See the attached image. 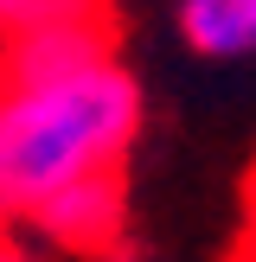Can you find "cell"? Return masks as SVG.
Instances as JSON below:
<instances>
[{
	"label": "cell",
	"instance_id": "1",
	"mask_svg": "<svg viewBox=\"0 0 256 262\" xmlns=\"http://www.w3.org/2000/svg\"><path fill=\"white\" fill-rule=\"evenodd\" d=\"M141 90L122 64H90L64 83H0V224H38L45 205L102 173H128Z\"/></svg>",
	"mask_w": 256,
	"mask_h": 262
},
{
	"label": "cell",
	"instance_id": "2",
	"mask_svg": "<svg viewBox=\"0 0 256 262\" xmlns=\"http://www.w3.org/2000/svg\"><path fill=\"white\" fill-rule=\"evenodd\" d=\"M109 58H115V19H64V26L0 38V83L7 90L64 83V77L90 71V64H109Z\"/></svg>",
	"mask_w": 256,
	"mask_h": 262
},
{
	"label": "cell",
	"instance_id": "3",
	"mask_svg": "<svg viewBox=\"0 0 256 262\" xmlns=\"http://www.w3.org/2000/svg\"><path fill=\"white\" fill-rule=\"evenodd\" d=\"M38 230L51 243L77 256H122V230H128V173H102L71 186L58 205L38 211Z\"/></svg>",
	"mask_w": 256,
	"mask_h": 262
},
{
	"label": "cell",
	"instance_id": "4",
	"mask_svg": "<svg viewBox=\"0 0 256 262\" xmlns=\"http://www.w3.org/2000/svg\"><path fill=\"white\" fill-rule=\"evenodd\" d=\"M179 32L205 58H250L256 51V0H179Z\"/></svg>",
	"mask_w": 256,
	"mask_h": 262
},
{
	"label": "cell",
	"instance_id": "5",
	"mask_svg": "<svg viewBox=\"0 0 256 262\" xmlns=\"http://www.w3.org/2000/svg\"><path fill=\"white\" fill-rule=\"evenodd\" d=\"M64 19H115V7L109 0H0V38L64 26Z\"/></svg>",
	"mask_w": 256,
	"mask_h": 262
},
{
	"label": "cell",
	"instance_id": "6",
	"mask_svg": "<svg viewBox=\"0 0 256 262\" xmlns=\"http://www.w3.org/2000/svg\"><path fill=\"white\" fill-rule=\"evenodd\" d=\"M243 243H237V262H256V173H250V199H243Z\"/></svg>",
	"mask_w": 256,
	"mask_h": 262
},
{
	"label": "cell",
	"instance_id": "7",
	"mask_svg": "<svg viewBox=\"0 0 256 262\" xmlns=\"http://www.w3.org/2000/svg\"><path fill=\"white\" fill-rule=\"evenodd\" d=\"M0 262H26V256H19V243H13L7 230H0Z\"/></svg>",
	"mask_w": 256,
	"mask_h": 262
}]
</instances>
